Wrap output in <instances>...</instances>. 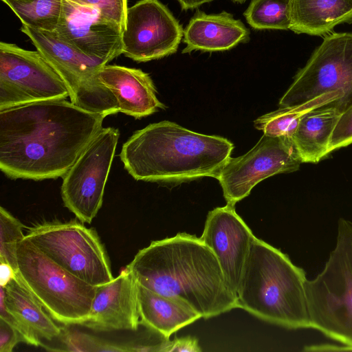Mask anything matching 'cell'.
Listing matches in <instances>:
<instances>
[{"label": "cell", "instance_id": "obj_24", "mask_svg": "<svg viewBox=\"0 0 352 352\" xmlns=\"http://www.w3.org/2000/svg\"><path fill=\"white\" fill-rule=\"evenodd\" d=\"M23 25L37 30L54 32L58 23L63 0H1Z\"/></svg>", "mask_w": 352, "mask_h": 352}, {"label": "cell", "instance_id": "obj_13", "mask_svg": "<svg viewBox=\"0 0 352 352\" xmlns=\"http://www.w3.org/2000/svg\"><path fill=\"white\" fill-rule=\"evenodd\" d=\"M184 36L182 25L159 0H140L128 8L122 32V54L140 63L175 54Z\"/></svg>", "mask_w": 352, "mask_h": 352}, {"label": "cell", "instance_id": "obj_19", "mask_svg": "<svg viewBox=\"0 0 352 352\" xmlns=\"http://www.w3.org/2000/svg\"><path fill=\"white\" fill-rule=\"evenodd\" d=\"M6 306L14 318L13 327L20 333L23 342L35 346H43L42 339L52 340L58 338L61 327L16 276L5 287L0 286Z\"/></svg>", "mask_w": 352, "mask_h": 352}, {"label": "cell", "instance_id": "obj_9", "mask_svg": "<svg viewBox=\"0 0 352 352\" xmlns=\"http://www.w3.org/2000/svg\"><path fill=\"white\" fill-rule=\"evenodd\" d=\"M340 91L335 100L343 113L352 104V33L327 35L279 100V107L303 104L322 94Z\"/></svg>", "mask_w": 352, "mask_h": 352}, {"label": "cell", "instance_id": "obj_15", "mask_svg": "<svg viewBox=\"0 0 352 352\" xmlns=\"http://www.w3.org/2000/svg\"><path fill=\"white\" fill-rule=\"evenodd\" d=\"M253 236L234 206L227 204L208 212L200 237L216 256L236 298Z\"/></svg>", "mask_w": 352, "mask_h": 352}, {"label": "cell", "instance_id": "obj_26", "mask_svg": "<svg viewBox=\"0 0 352 352\" xmlns=\"http://www.w3.org/2000/svg\"><path fill=\"white\" fill-rule=\"evenodd\" d=\"M26 228L6 209L0 207V263L10 265L17 271L16 250L24 239L23 229Z\"/></svg>", "mask_w": 352, "mask_h": 352}, {"label": "cell", "instance_id": "obj_11", "mask_svg": "<svg viewBox=\"0 0 352 352\" xmlns=\"http://www.w3.org/2000/svg\"><path fill=\"white\" fill-rule=\"evenodd\" d=\"M119 137L118 129L102 128L63 177V204L83 223H91L102 206Z\"/></svg>", "mask_w": 352, "mask_h": 352}, {"label": "cell", "instance_id": "obj_3", "mask_svg": "<svg viewBox=\"0 0 352 352\" xmlns=\"http://www.w3.org/2000/svg\"><path fill=\"white\" fill-rule=\"evenodd\" d=\"M233 148L225 138L164 120L134 132L123 144L120 157L135 180L177 183L204 177L216 179Z\"/></svg>", "mask_w": 352, "mask_h": 352}, {"label": "cell", "instance_id": "obj_2", "mask_svg": "<svg viewBox=\"0 0 352 352\" xmlns=\"http://www.w3.org/2000/svg\"><path fill=\"white\" fill-rule=\"evenodd\" d=\"M126 267L138 283L185 302L203 318L237 308L216 256L195 235L182 232L153 241Z\"/></svg>", "mask_w": 352, "mask_h": 352}, {"label": "cell", "instance_id": "obj_23", "mask_svg": "<svg viewBox=\"0 0 352 352\" xmlns=\"http://www.w3.org/2000/svg\"><path fill=\"white\" fill-rule=\"evenodd\" d=\"M342 96V94L340 91L329 92L299 105L279 108L255 120L254 126L268 136L292 138L305 113L314 109L340 100Z\"/></svg>", "mask_w": 352, "mask_h": 352}, {"label": "cell", "instance_id": "obj_21", "mask_svg": "<svg viewBox=\"0 0 352 352\" xmlns=\"http://www.w3.org/2000/svg\"><path fill=\"white\" fill-rule=\"evenodd\" d=\"M341 114L333 101L302 117L291 138L302 163H318L330 153L331 135Z\"/></svg>", "mask_w": 352, "mask_h": 352}, {"label": "cell", "instance_id": "obj_18", "mask_svg": "<svg viewBox=\"0 0 352 352\" xmlns=\"http://www.w3.org/2000/svg\"><path fill=\"white\" fill-rule=\"evenodd\" d=\"M250 39L249 30L230 13L206 14L198 10L184 30L183 42L186 45L182 53L226 51Z\"/></svg>", "mask_w": 352, "mask_h": 352}, {"label": "cell", "instance_id": "obj_33", "mask_svg": "<svg viewBox=\"0 0 352 352\" xmlns=\"http://www.w3.org/2000/svg\"><path fill=\"white\" fill-rule=\"evenodd\" d=\"M182 10L195 9L214 0H177Z\"/></svg>", "mask_w": 352, "mask_h": 352}, {"label": "cell", "instance_id": "obj_31", "mask_svg": "<svg viewBox=\"0 0 352 352\" xmlns=\"http://www.w3.org/2000/svg\"><path fill=\"white\" fill-rule=\"evenodd\" d=\"M199 352L201 351L197 338L191 336L175 338L169 340L165 352Z\"/></svg>", "mask_w": 352, "mask_h": 352}, {"label": "cell", "instance_id": "obj_8", "mask_svg": "<svg viewBox=\"0 0 352 352\" xmlns=\"http://www.w3.org/2000/svg\"><path fill=\"white\" fill-rule=\"evenodd\" d=\"M21 31L62 78L73 104L105 117L119 112L115 97L98 76L107 61L76 50L61 40L55 32L23 24Z\"/></svg>", "mask_w": 352, "mask_h": 352}, {"label": "cell", "instance_id": "obj_28", "mask_svg": "<svg viewBox=\"0 0 352 352\" xmlns=\"http://www.w3.org/2000/svg\"><path fill=\"white\" fill-rule=\"evenodd\" d=\"M77 4L97 9L104 16L125 27L127 0H69Z\"/></svg>", "mask_w": 352, "mask_h": 352}, {"label": "cell", "instance_id": "obj_6", "mask_svg": "<svg viewBox=\"0 0 352 352\" xmlns=\"http://www.w3.org/2000/svg\"><path fill=\"white\" fill-rule=\"evenodd\" d=\"M18 280L56 321L82 325L89 318L96 287L69 273L30 241L16 250Z\"/></svg>", "mask_w": 352, "mask_h": 352}, {"label": "cell", "instance_id": "obj_10", "mask_svg": "<svg viewBox=\"0 0 352 352\" xmlns=\"http://www.w3.org/2000/svg\"><path fill=\"white\" fill-rule=\"evenodd\" d=\"M68 96L62 78L37 50L0 43V111Z\"/></svg>", "mask_w": 352, "mask_h": 352}, {"label": "cell", "instance_id": "obj_4", "mask_svg": "<svg viewBox=\"0 0 352 352\" xmlns=\"http://www.w3.org/2000/svg\"><path fill=\"white\" fill-rule=\"evenodd\" d=\"M305 273L280 250L253 236L240 280L237 308L290 329L309 328Z\"/></svg>", "mask_w": 352, "mask_h": 352}, {"label": "cell", "instance_id": "obj_25", "mask_svg": "<svg viewBox=\"0 0 352 352\" xmlns=\"http://www.w3.org/2000/svg\"><path fill=\"white\" fill-rule=\"evenodd\" d=\"M292 0H251L243 13L254 30H289Z\"/></svg>", "mask_w": 352, "mask_h": 352}, {"label": "cell", "instance_id": "obj_7", "mask_svg": "<svg viewBox=\"0 0 352 352\" xmlns=\"http://www.w3.org/2000/svg\"><path fill=\"white\" fill-rule=\"evenodd\" d=\"M82 223L77 218L43 221L28 228L24 238L69 273L98 287L114 278L107 252L96 230Z\"/></svg>", "mask_w": 352, "mask_h": 352}, {"label": "cell", "instance_id": "obj_1", "mask_svg": "<svg viewBox=\"0 0 352 352\" xmlns=\"http://www.w3.org/2000/svg\"><path fill=\"white\" fill-rule=\"evenodd\" d=\"M105 118L65 99L0 111V169L12 179L63 177Z\"/></svg>", "mask_w": 352, "mask_h": 352}, {"label": "cell", "instance_id": "obj_29", "mask_svg": "<svg viewBox=\"0 0 352 352\" xmlns=\"http://www.w3.org/2000/svg\"><path fill=\"white\" fill-rule=\"evenodd\" d=\"M352 144V104L339 118L333 131L329 153Z\"/></svg>", "mask_w": 352, "mask_h": 352}, {"label": "cell", "instance_id": "obj_32", "mask_svg": "<svg viewBox=\"0 0 352 352\" xmlns=\"http://www.w3.org/2000/svg\"><path fill=\"white\" fill-rule=\"evenodd\" d=\"M15 277L12 267L6 263H0V286L5 287Z\"/></svg>", "mask_w": 352, "mask_h": 352}, {"label": "cell", "instance_id": "obj_34", "mask_svg": "<svg viewBox=\"0 0 352 352\" xmlns=\"http://www.w3.org/2000/svg\"><path fill=\"white\" fill-rule=\"evenodd\" d=\"M231 1L233 2H235V3H243L247 0H231Z\"/></svg>", "mask_w": 352, "mask_h": 352}, {"label": "cell", "instance_id": "obj_30", "mask_svg": "<svg viewBox=\"0 0 352 352\" xmlns=\"http://www.w3.org/2000/svg\"><path fill=\"white\" fill-rule=\"evenodd\" d=\"M19 342L23 340L19 331L0 318V352H12Z\"/></svg>", "mask_w": 352, "mask_h": 352}, {"label": "cell", "instance_id": "obj_27", "mask_svg": "<svg viewBox=\"0 0 352 352\" xmlns=\"http://www.w3.org/2000/svg\"><path fill=\"white\" fill-rule=\"evenodd\" d=\"M67 351H124L122 343L108 342L66 327L59 336Z\"/></svg>", "mask_w": 352, "mask_h": 352}, {"label": "cell", "instance_id": "obj_16", "mask_svg": "<svg viewBox=\"0 0 352 352\" xmlns=\"http://www.w3.org/2000/svg\"><path fill=\"white\" fill-rule=\"evenodd\" d=\"M140 324L138 283L125 267L111 282L96 287L89 316L81 326L96 331H135Z\"/></svg>", "mask_w": 352, "mask_h": 352}, {"label": "cell", "instance_id": "obj_17", "mask_svg": "<svg viewBox=\"0 0 352 352\" xmlns=\"http://www.w3.org/2000/svg\"><path fill=\"white\" fill-rule=\"evenodd\" d=\"M98 76L115 97L119 112L137 119L166 108L157 98L151 76L140 69L106 65Z\"/></svg>", "mask_w": 352, "mask_h": 352}, {"label": "cell", "instance_id": "obj_12", "mask_svg": "<svg viewBox=\"0 0 352 352\" xmlns=\"http://www.w3.org/2000/svg\"><path fill=\"white\" fill-rule=\"evenodd\" d=\"M301 163L291 138L263 134L248 153L230 157L216 179L227 204L234 206L260 182L276 174L296 171Z\"/></svg>", "mask_w": 352, "mask_h": 352}, {"label": "cell", "instance_id": "obj_14", "mask_svg": "<svg viewBox=\"0 0 352 352\" xmlns=\"http://www.w3.org/2000/svg\"><path fill=\"white\" fill-rule=\"evenodd\" d=\"M54 32L76 50L107 63L122 54V28L94 8L63 0Z\"/></svg>", "mask_w": 352, "mask_h": 352}, {"label": "cell", "instance_id": "obj_22", "mask_svg": "<svg viewBox=\"0 0 352 352\" xmlns=\"http://www.w3.org/2000/svg\"><path fill=\"white\" fill-rule=\"evenodd\" d=\"M352 22V0H292L289 30L324 35L338 24Z\"/></svg>", "mask_w": 352, "mask_h": 352}, {"label": "cell", "instance_id": "obj_5", "mask_svg": "<svg viewBox=\"0 0 352 352\" xmlns=\"http://www.w3.org/2000/svg\"><path fill=\"white\" fill-rule=\"evenodd\" d=\"M310 327L352 349V222L338 221L337 243L322 272L306 280Z\"/></svg>", "mask_w": 352, "mask_h": 352}, {"label": "cell", "instance_id": "obj_20", "mask_svg": "<svg viewBox=\"0 0 352 352\" xmlns=\"http://www.w3.org/2000/svg\"><path fill=\"white\" fill-rule=\"evenodd\" d=\"M138 300L140 324L167 338L201 318L185 302L156 293L139 283Z\"/></svg>", "mask_w": 352, "mask_h": 352}]
</instances>
